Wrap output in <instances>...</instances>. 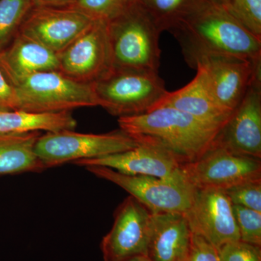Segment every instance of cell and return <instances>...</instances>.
Returning a JSON list of instances; mask_svg holds the SVG:
<instances>
[{"instance_id": "ac0fdd59", "label": "cell", "mask_w": 261, "mask_h": 261, "mask_svg": "<svg viewBox=\"0 0 261 261\" xmlns=\"http://www.w3.org/2000/svg\"><path fill=\"white\" fill-rule=\"evenodd\" d=\"M196 70L197 74L190 83L175 92H168L152 110L160 107L174 108L221 129L233 111L221 107L214 100L202 71Z\"/></svg>"}, {"instance_id": "277c9868", "label": "cell", "mask_w": 261, "mask_h": 261, "mask_svg": "<svg viewBox=\"0 0 261 261\" xmlns=\"http://www.w3.org/2000/svg\"><path fill=\"white\" fill-rule=\"evenodd\" d=\"M92 84L99 106L118 118L149 112L168 92L152 71L113 70Z\"/></svg>"}, {"instance_id": "d6986e66", "label": "cell", "mask_w": 261, "mask_h": 261, "mask_svg": "<svg viewBox=\"0 0 261 261\" xmlns=\"http://www.w3.org/2000/svg\"><path fill=\"white\" fill-rule=\"evenodd\" d=\"M40 135L41 132L0 135V176L46 170L35 152Z\"/></svg>"}, {"instance_id": "2e32d148", "label": "cell", "mask_w": 261, "mask_h": 261, "mask_svg": "<svg viewBox=\"0 0 261 261\" xmlns=\"http://www.w3.org/2000/svg\"><path fill=\"white\" fill-rule=\"evenodd\" d=\"M192 239L185 214H152L146 255L152 261H185Z\"/></svg>"}, {"instance_id": "7402d4cb", "label": "cell", "mask_w": 261, "mask_h": 261, "mask_svg": "<svg viewBox=\"0 0 261 261\" xmlns=\"http://www.w3.org/2000/svg\"><path fill=\"white\" fill-rule=\"evenodd\" d=\"M33 0H0V53L16 37Z\"/></svg>"}, {"instance_id": "9c48e42d", "label": "cell", "mask_w": 261, "mask_h": 261, "mask_svg": "<svg viewBox=\"0 0 261 261\" xmlns=\"http://www.w3.org/2000/svg\"><path fill=\"white\" fill-rule=\"evenodd\" d=\"M57 56L58 71L72 80L87 84L102 80L113 70L108 22L93 21Z\"/></svg>"}, {"instance_id": "d4e9b609", "label": "cell", "mask_w": 261, "mask_h": 261, "mask_svg": "<svg viewBox=\"0 0 261 261\" xmlns=\"http://www.w3.org/2000/svg\"><path fill=\"white\" fill-rule=\"evenodd\" d=\"M240 241L261 247V213L233 205Z\"/></svg>"}, {"instance_id": "4dcf8cb0", "label": "cell", "mask_w": 261, "mask_h": 261, "mask_svg": "<svg viewBox=\"0 0 261 261\" xmlns=\"http://www.w3.org/2000/svg\"><path fill=\"white\" fill-rule=\"evenodd\" d=\"M213 4L218 5V6L222 7L226 9L229 4L230 0H207Z\"/></svg>"}, {"instance_id": "e0dca14e", "label": "cell", "mask_w": 261, "mask_h": 261, "mask_svg": "<svg viewBox=\"0 0 261 261\" xmlns=\"http://www.w3.org/2000/svg\"><path fill=\"white\" fill-rule=\"evenodd\" d=\"M0 69L13 87L34 73L58 70V56L32 39L18 33L0 53Z\"/></svg>"}, {"instance_id": "7a4b0ae2", "label": "cell", "mask_w": 261, "mask_h": 261, "mask_svg": "<svg viewBox=\"0 0 261 261\" xmlns=\"http://www.w3.org/2000/svg\"><path fill=\"white\" fill-rule=\"evenodd\" d=\"M120 129L139 143L161 147L182 165L200 159L213 144L221 128L170 107H160L144 114L119 117Z\"/></svg>"}, {"instance_id": "f546056e", "label": "cell", "mask_w": 261, "mask_h": 261, "mask_svg": "<svg viewBox=\"0 0 261 261\" xmlns=\"http://www.w3.org/2000/svg\"><path fill=\"white\" fill-rule=\"evenodd\" d=\"M75 1L77 0H33L35 6L56 7V8L68 6Z\"/></svg>"}, {"instance_id": "6da1fadb", "label": "cell", "mask_w": 261, "mask_h": 261, "mask_svg": "<svg viewBox=\"0 0 261 261\" xmlns=\"http://www.w3.org/2000/svg\"><path fill=\"white\" fill-rule=\"evenodd\" d=\"M170 32L179 43L187 64L193 68L202 58L212 56L261 62V39L225 8L207 0Z\"/></svg>"}, {"instance_id": "5bb4252c", "label": "cell", "mask_w": 261, "mask_h": 261, "mask_svg": "<svg viewBox=\"0 0 261 261\" xmlns=\"http://www.w3.org/2000/svg\"><path fill=\"white\" fill-rule=\"evenodd\" d=\"M216 142L233 153L261 159V74L252 81Z\"/></svg>"}, {"instance_id": "484cf974", "label": "cell", "mask_w": 261, "mask_h": 261, "mask_svg": "<svg viewBox=\"0 0 261 261\" xmlns=\"http://www.w3.org/2000/svg\"><path fill=\"white\" fill-rule=\"evenodd\" d=\"M224 191L232 205L261 213V179L244 182Z\"/></svg>"}, {"instance_id": "9a60e30c", "label": "cell", "mask_w": 261, "mask_h": 261, "mask_svg": "<svg viewBox=\"0 0 261 261\" xmlns=\"http://www.w3.org/2000/svg\"><path fill=\"white\" fill-rule=\"evenodd\" d=\"M73 164L84 168L104 166L123 174L154 176L165 179L184 176L182 164L173 154L161 147L145 144H140L126 152L99 159L79 161Z\"/></svg>"}, {"instance_id": "4316f807", "label": "cell", "mask_w": 261, "mask_h": 261, "mask_svg": "<svg viewBox=\"0 0 261 261\" xmlns=\"http://www.w3.org/2000/svg\"><path fill=\"white\" fill-rule=\"evenodd\" d=\"M220 261H261V247L238 241L217 249Z\"/></svg>"}, {"instance_id": "603a6c76", "label": "cell", "mask_w": 261, "mask_h": 261, "mask_svg": "<svg viewBox=\"0 0 261 261\" xmlns=\"http://www.w3.org/2000/svg\"><path fill=\"white\" fill-rule=\"evenodd\" d=\"M137 3V0H77L67 8L80 12L93 21L110 22Z\"/></svg>"}, {"instance_id": "5b68a950", "label": "cell", "mask_w": 261, "mask_h": 261, "mask_svg": "<svg viewBox=\"0 0 261 261\" xmlns=\"http://www.w3.org/2000/svg\"><path fill=\"white\" fill-rule=\"evenodd\" d=\"M140 144L121 129L106 134H82L73 130L47 132L35 145L45 169L84 160L99 159L135 148Z\"/></svg>"}, {"instance_id": "f1b7e54d", "label": "cell", "mask_w": 261, "mask_h": 261, "mask_svg": "<svg viewBox=\"0 0 261 261\" xmlns=\"http://www.w3.org/2000/svg\"><path fill=\"white\" fill-rule=\"evenodd\" d=\"M0 108L18 110L19 100L16 89L8 82L0 69Z\"/></svg>"}, {"instance_id": "ba28073f", "label": "cell", "mask_w": 261, "mask_h": 261, "mask_svg": "<svg viewBox=\"0 0 261 261\" xmlns=\"http://www.w3.org/2000/svg\"><path fill=\"white\" fill-rule=\"evenodd\" d=\"M187 181L196 189L226 190L244 182L261 179V161L233 153L214 143L194 162L181 166Z\"/></svg>"}, {"instance_id": "ffe728a7", "label": "cell", "mask_w": 261, "mask_h": 261, "mask_svg": "<svg viewBox=\"0 0 261 261\" xmlns=\"http://www.w3.org/2000/svg\"><path fill=\"white\" fill-rule=\"evenodd\" d=\"M76 120L71 111L37 113L0 108V135L30 132H58L74 130Z\"/></svg>"}, {"instance_id": "83f0119b", "label": "cell", "mask_w": 261, "mask_h": 261, "mask_svg": "<svg viewBox=\"0 0 261 261\" xmlns=\"http://www.w3.org/2000/svg\"><path fill=\"white\" fill-rule=\"evenodd\" d=\"M185 261H220L217 249L205 239L192 233L191 247Z\"/></svg>"}, {"instance_id": "cb8c5ba5", "label": "cell", "mask_w": 261, "mask_h": 261, "mask_svg": "<svg viewBox=\"0 0 261 261\" xmlns=\"http://www.w3.org/2000/svg\"><path fill=\"white\" fill-rule=\"evenodd\" d=\"M226 10L247 31L261 39V0H230Z\"/></svg>"}, {"instance_id": "30bf717a", "label": "cell", "mask_w": 261, "mask_h": 261, "mask_svg": "<svg viewBox=\"0 0 261 261\" xmlns=\"http://www.w3.org/2000/svg\"><path fill=\"white\" fill-rule=\"evenodd\" d=\"M195 189L191 205L184 214L192 233L216 249L240 240L233 205L224 190Z\"/></svg>"}, {"instance_id": "52a82bcc", "label": "cell", "mask_w": 261, "mask_h": 261, "mask_svg": "<svg viewBox=\"0 0 261 261\" xmlns=\"http://www.w3.org/2000/svg\"><path fill=\"white\" fill-rule=\"evenodd\" d=\"M97 177L112 182L128 192L152 214L181 213L191 205L195 187L185 176L165 179L149 176H132L104 166H87Z\"/></svg>"}, {"instance_id": "8fae6325", "label": "cell", "mask_w": 261, "mask_h": 261, "mask_svg": "<svg viewBox=\"0 0 261 261\" xmlns=\"http://www.w3.org/2000/svg\"><path fill=\"white\" fill-rule=\"evenodd\" d=\"M151 216L152 213L133 197L125 199L115 212L112 228L101 243L104 261L146 255Z\"/></svg>"}, {"instance_id": "3957f363", "label": "cell", "mask_w": 261, "mask_h": 261, "mask_svg": "<svg viewBox=\"0 0 261 261\" xmlns=\"http://www.w3.org/2000/svg\"><path fill=\"white\" fill-rule=\"evenodd\" d=\"M108 23L113 70L159 73L162 31L138 3Z\"/></svg>"}, {"instance_id": "1f68e13d", "label": "cell", "mask_w": 261, "mask_h": 261, "mask_svg": "<svg viewBox=\"0 0 261 261\" xmlns=\"http://www.w3.org/2000/svg\"><path fill=\"white\" fill-rule=\"evenodd\" d=\"M123 261H152L149 258L147 255H137V256L130 257V258L127 259Z\"/></svg>"}, {"instance_id": "44dd1931", "label": "cell", "mask_w": 261, "mask_h": 261, "mask_svg": "<svg viewBox=\"0 0 261 261\" xmlns=\"http://www.w3.org/2000/svg\"><path fill=\"white\" fill-rule=\"evenodd\" d=\"M206 0H137L161 31H170L198 9Z\"/></svg>"}, {"instance_id": "8992f818", "label": "cell", "mask_w": 261, "mask_h": 261, "mask_svg": "<svg viewBox=\"0 0 261 261\" xmlns=\"http://www.w3.org/2000/svg\"><path fill=\"white\" fill-rule=\"evenodd\" d=\"M15 88L19 109L24 111L58 113L99 106L93 84L77 82L58 70L34 73Z\"/></svg>"}, {"instance_id": "7c38bea8", "label": "cell", "mask_w": 261, "mask_h": 261, "mask_svg": "<svg viewBox=\"0 0 261 261\" xmlns=\"http://www.w3.org/2000/svg\"><path fill=\"white\" fill-rule=\"evenodd\" d=\"M261 62L228 56H212L197 62L211 95L221 107L233 111L252 81L261 74Z\"/></svg>"}, {"instance_id": "4fadbf2b", "label": "cell", "mask_w": 261, "mask_h": 261, "mask_svg": "<svg viewBox=\"0 0 261 261\" xmlns=\"http://www.w3.org/2000/svg\"><path fill=\"white\" fill-rule=\"evenodd\" d=\"M93 20L67 7L35 6L18 33L59 54L90 27Z\"/></svg>"}]
</instances>
